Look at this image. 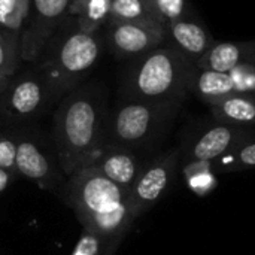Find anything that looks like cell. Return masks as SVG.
I'll return each mask as SVG.
<instances>
[{"label":"cell","mask_w":255,"mask_h":255,"mask_svg":"<svg viewBox=\"0 0 255 255\" xmlns=\"http://www.w3.org/2000/svg\"><path fill=\"white\" fill-rule=\"evenodd\" d=\"M142 1H143V3H145L148 7H149V9H152V10L157 13V10H155V7H154V0H142ZM157 15H158V13H157ZM158 16H160V15H158Z\"/></svg>","instance_id":"27"},{"label":"cell","mask_w":255,"mask_h":255,"mask_svg":"<svg viewBox=\"0 0 255 255\" xmlns=\"http://www.w3.org/2000/svg\"><path fill=\"white\" fill-rule=\"evenodd\" d=\"M178 161L179 151L172 149L143 163L142 170L128 191L130 209L134 220L146 214L166 196L173 184Z\"/></svg>","instance_id":"9"},{"label":"cell","mask_w":255,"mask_h":255,"mask_svg":"<svg viewBox=\"0 0 255 255\" xmlns=\"http://www.w3.org/2000/svg\"><path fill=\"white\" fill-rule=\"evenodd\" d=\"M109 21L139 22V24L154 25L167 30L166 22L142 0H111L108 22Z\"/></svg>","instance_id":"17"},{"label":"cell","mask_w":255,"mask_h":255,"mask_svg":"<svg viewBox=\"0 0 255 255\" xmlns=\"http://www.w3.org/2000/svg\"><path fill=\"white\" fill-rule=\"evenodd\" d=\"M111 10V0H84L82 1V18L90 22V27L96 30L93 24H106Z\"/></svg>","instance_id":"21"},{"label":"cell","mask_w":255,"mask_h":255,"mask_svg":"<svg viewBox=\"0 0 255 255\" xmlns=\"http://www.w3.org/2000/svg\"><path fill=\"white\" fill-rule=\"evenodd\" d=\"M15 175H16V173H12V172H9V170H6V169H1V167H0V194L4 193V190L12 184Z\"/></svg>","instance_id":"25"},{"label":"cell","mask_w":255,"mask_h":255,"mask_svg":"<svg viewBox=\"0 0 255 255\" xmlns=\"http://www.w3.org/2000/svg\"><path fill=\"white\" fill-rule=\"evenodd\" d=\"M9 81H10V78H4V76H0V93L7 87V84H9Z\"/></svg>","instance_id":"26"},{"label":"cell","mask_w":255,"mask_h":255,"mask_svg":"<svg viewBox=\"0 0 255 255\" xmlns=\"http://www.w3.org/2000/svg\"><path fill=\"white\" fill-rule=\"evenodd\" d=\"M244 64H255V40H215L196 67L214 72H230Z\"/></svg>","instance_id":"15"},{"label":"cell","mask_w":255,"mask_h":255,"mask_svg":"<svg viewBox=\"0 0 255 255\" xmlns=\"http://www.w3.org/2000/svg\"><path fill=\"white\" fill-rule=\"evenodd\" d=\"M108 94L99 82H82L60 100L51 142L66 176L96 163L108 143Z\"/></svg>","instance_id":"1"},{"label":"cell","mask_w":255,"mask_h":255,"mask_svg":"<svg viewBox=\"0 0 255 255\" xmlns=\"http://www.w3.org/2000/svg\"><path fill=\"white\" fill-rule=\"evenodd\" d=\"M106 25L105 39L118 58L134 60L167 40V30L154 25L126 21H109Z\"/></svg>","instance_id":"10"},{"label":"cell","mask_w":255,"mask_h":255,"mask_svg":"<svg viewBox=\"0 0 255 255\" xmlns=\"http://www.w3.org/2000/svg\"><path fill=\"white\" fill-rule=\"evenodd\" d=\"M21 61L19 33L0 30V76L12 78L16 73Z\"/></svg>","instance_id":"18"},{"label":"cell","mask_w":255,"mask_h":255,"mask_svg":"<svg viewBox=\"0 0 255 255\" xmlns=\"http://www.w3.org/2000/svg\"><path fill=\"white\" fill-rule=\"evenodd\" d=\"M75 0H30L28 15L19 33L22 60L37 61L51 37L69 18Z\"/></svg>","instance_id":"8"},{"label":"cell","mask_w":255,"mask_h":255,"mask_svg":"<svg viewBox=\"0 0 255 255\" xmlns=\"http://www.w3.org/2000/svg\"><path fill=\"white\" fill-rule=\"evenodd\" d=\"M182 105L166 102L121 100L109 109L106 139L131 151L152 146L164 137Z\"/></svg>","instance_id":"5"},{"label":"cell","mask_w":255,"mask_h":255,"mask_svg":"<svg viewBox=\"0 0 255 255\" xmlns=\"http://www.w3.org/2000/svg\"><path fill=\"white\" fill-rule=\"evenodd\" d=\"M209 111L218 123L247 128L255 127V94L229 96L209 105Z\"/></svg>","instance_id":"16"},{"label":"cell","mask_w":255,"mask_h":255,"mask_svg":"<svg viewBox=\"0 0 255 255\" xmlns=\"http://www.w3.org/2000/svg\"><path fill=\"white\" fill-rule=\"evenodd\" d=\"M214 164L221 170H244L255 169V137L244 142L232 152L214 161Z\"/></svg>","instance_id":"20"},{"label":"cell","mask_w":255,"mask_h":255,"mask_svg":"<svg viewBox=\"0 0 255 255\" xmlns=\"http://www.w3.org/2000/svg\"><path fill=\"white\" fill-rule=\"evenodd\" d=\"M7 133L12 136L16 148V175L27 178L39 188L58 196L67 176L58 164L52 142L48 145L40 133L22 126L9 127Z\"/></svg>","instance_id":"6"},{"label":"cell","mask_w":255,"mask_h":255,"mask_svg":"<svg viewBox=\"0 0 255 255\" xmlns=\"http://www.w3.org/2000/svg\"><path fill=\"white\" fill-rule=\"evenodd\" d=\"M193 69L194 64L172 43H163L130 60L120 79V99L184 105L191 94Z\"/></svg>","instance_id":"4"},{"label":"cell","mask_w":255,"mask_h":255,"mask_svg":"<svg viewBox=\"0 0 255 255\" xmlns=\"http://www.w3.org/2000/svg\"><path fill=\"white\" fill-rule=\"evenodd\" d=\"M167 39H170L172 45L194 66L215 42L211 33L200 22L188 18L187 15L167 24Z\"/></svg>","instance_id":"14"},{"label":"cell","mask_w":255,"mask_h":255,"mask_svg":"<svg viewBox=\"0 0 255 255\" xmlns=\"http://www.w3.org/2000/svg\"><path fill=\"white\" fill-rule=\"evenodd\" d=\"M58 197L73 211L82 230L100 238L103 255H115L136 221L130 209L128 191L93 166L67 176Z\"/></svg>","instance_id":"2"},{"label":"cell","mask_w":255,"mask_h":255,"mask_svg":"<svg viewBox=\"0 0 255 255\" xmlns=\"http://www.w3.org/2000/svg\"><path fill=\"white\" fill-rule=\"evenodd\" d=\"M154 7L166 25L185 16V0H154Z\"/></svg>","instance_id":"22"},{"label":"cell","mask_w":255,"mask_h":255,"mask_svg":"<svg viewBox=\"0 0 255 255\" xmlns=\"http://www.w3.org/2000/svg\"><path fill=\"white\" fill-rule=\"evenodd\" d=\"M190 93L197 96L208 106L233 94H245L236 69L230 72H214L196 66L190 76Z\"/></svg>","instance_id":"13"},{"label":"cell","mask_w":255,"mask_h":255,"mask_svg":"<svg viewBox=\"0 0 255 255\" xmlns=\"http://www.w3.org/2000/svg\"><path fill=\"white\" fill-rule=\"evenodd\" d=\"M70 255H103V245L100 238L88 230H82V235Z\"/></svg>","instance_id":"23"},{"label":"cell","mask_w":255,"mask_h":255,"mask_svg":"<svg viewBox=\"0 0 255 255\" xmlns=\"http://www.w3.org/2000/svg\"><path fill=\"white\" fill-rule=\"evenodd\" d=\"M54 103L42 75L33 69L13 75L0 93V127H16L42 115Z\"/></svg>","instance_id":"7"},{"label":"cell","mask_w":255,"mask_h":255,"mask_svg":"<svg viewBox=\"0 0 255 255\" xmlns=\"http://www.w3.org/2000/svg\"><path fill=\"white\" fill-rule=\"evenodd\" d=\"M30 0H0V30L21 33L27 15Z\"/></svg>","instance_id":"19"},{"label":"cell","mask_w":255,"mask_h":255,"mask_svg":"<svg viewBox=\"0 0 255 255\" xmlns=\"http://www.w3.org/2000/svg\"><path fill=\"white\" fill-rule=\"evenodd\" d=\"M103 42L105 36L99 30L85 28L76 21L63 22L36 66L49 88L52 102H60L84 82L102 55Z\"/></svg>","instance_id":"3"},{"label":"cell","mask_w":255,"mask_h":255,"mask_svg":"<svg viewBox=\"0 0 255 255\" xmlns=\"http://www.w3.org/2000/svg\"><path fill=\"white\" fill-rule=\"evenodd\" d=\"M143 163L145 161L139 158L136 151L115 143H106L93 167H96L114 184L130 191L139 172L143 167Z\"/></svg>","instance_id":"12"},{"label":"cell","mask_w":255,"mask_h":255,"mask_svg":"<svg viewBox=\"0 0 255 255\" xmlns=\"http://www.w3.org/2000/svg\"><path fill=\"white\" fill-rule=\"evenodd\" d=\"M253 128L230 126L215 121L194 140L190 148L188 163H214L232 152L247 140L254 139Z\"/></svg>","instance_id":"11"},{"label":"cell","mask_w":255,"mask_h":255,"mask_svg":"<svg viewBox=\"0 0 255 255\" xmlns=\"http://www.w3.org/2000/svg\"><path fill=\"white\" fill-rule=\"evenodd\" d=\"M15 155H16V148L12 136L7 131L0 130V167L12 173H16Z\"/></svg>","instance_id":"24"}]
</instances>
